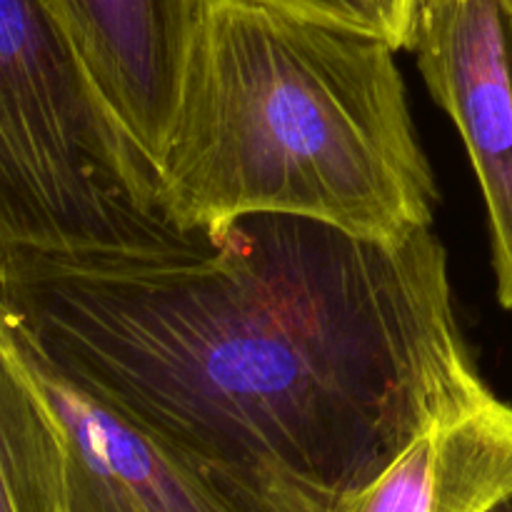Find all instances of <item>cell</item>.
Listing matches in <instances>:
<instances>
[{"instance_id": "cell-1", "label": "cell", "mask_w": 512, "mask_h": 512, "mask_svg": "<svg viewBox=\"0 0 512 512\" xmlns=\"http://www.w3.org/2000/svg\"><path fill=\"white\" fill-rule=\"evenodd\" d=\"M0 338L245 512H350L485 385L433 228L380 243L263 213L140 248H0Z\"/></svg>"}, {"instance_id": "cell-2", "label": "cell", "mask_w": 512, "mask_h": 512, "mask_svg": "<svg viewBox=\"0 0 512 512\" xmlns=\"http://www.w3.org/2000/svg\"><path fill=\"white\" fill-rule=\"evenodd\" d=\"M378 35L250 0H208L160 198L180 230L298 215L403 243L433 228L438 185L398 68Z\"/></svg>"}, {"instance_id": "cell-3", "label": "cell", "mask_w": 512, "mask_h": 512, "mask_svg": "<svg viewBox=\"0 0 512 512\" xmlns=\"http://www.w3.org/2000/svg\"><path fill=\"white\" fill-rule=\"evenodd\" d=\"M178 230L158 168L43 0H0V248H140Z\"/></svg>"}, {"instance_id": "cell-4", "label": "cell", "mask_w": 512, "mask_h": 512, "mask_svg": "<svg viewBox=\"0 0 512 512\" xmlns=\"http://www.w3.org/2000/svg\"><path fill=\"white\" fill-rule=\"evenodd\" d=\"M405 50L468 148L488 208L498 300L512 310V5L413 0Z\"/></svg>"}, {"instance_id": "cell-5", "label": "cell", "mask_w": 512, "mask_h": 512, "mask_svg": "<svg viewBox=\"0 0 512 512\" xmlns=\"http://www.w3.org/2000/svg\"><path fill=\"white\" fill-rule=\"evenodd\" d=\"M100 93L158 168L208 0H43Z\"/></svg>"}, {"instance_id": "cell-6", "label": "cell", "mask_w": 512, "mask_h": 512, "mask_svg": "<svg viewBox=\"0 0 512 512\" xmlns=\"http://www.w3.org/2000/svg\"><path fill=\"white\" fill-rule=\"evenodd\" d=\"M10 348L63 433L70 512H245L188 455Z\"/></svg>"}, {"instance_id": "cell-7", "label": "cell", "mask_w": 512, "mask_h": 512, "mask_svg": "<svg viewBox=\"0 0 512 512\" xmlns=\"http://www.w3.org/2000/svg\"><path fill=\"white\" fill-rule=\"evenodd\" d=\"M512 495V405L488 385L440 410L350 512H490Z\"/></svg>"}, {"instance_id": "cell-8", "label": "cell", "mask_w": 512, "mask_h": 512, "mask_svg": "<svg viewBox=\"0 0 512 512\" xmlns=\"http://www.w3.org/2000/svg\"><path fill=\"white\" fill-rule=\"evenodd\" d=\"M0 512H70L63 433L20 355L0 340Z\"/></svg>"}, {"instance_id": "cell-9", "label": "cell", "mask_w": 512, "mask_h": 512, "mask_svg": "<svg viewBox=\"0 0 512 512\" xmlns=\"http://www.w3.org/2000/svg\"><path fill=\"white\" fill-rule=\"evenodd\" d=\"M298 18L335 28L360 30L405 50L413 18V0H250Z\"/></svg>"}, {"instance_id": "cell-10", "label": "cell", "mask_w": 512, "mask_h": 512, "mask_svg": "<svg viewBox=\"0 0 512 512\" xmlns=\"http://www.w3.org/2000/svg\"><path fill=\"white\" fill-rule=\"evenodd\" d=\"M490 512H512V495H508V498H505L498 508H493Z\"/></svg>"}, {"instance_id": "cell-11", "label": "cell", "mask_w": 512, "mask_h": 512, "mask_svg": "<svg viewBox=\"0 0 512 512\" xmlns=\"http://www.w3.org/2000/svg\"><path fill=\"white\" fill-rule=\"evenodd\" d=\"M508 3H510V5H512V0H508Z\"/></svg>"}]
</instances>
